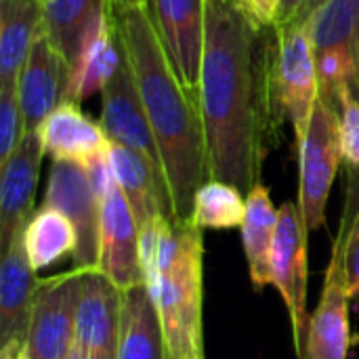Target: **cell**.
Here are the masks:
<instances>
[{"label":"cell","instance_id":"1","mask_svg":"<svg viewBox=\"0 0 359 359\" xmlns=\"http://www.w3.org/2000/svg\"><path fill=\"white\" fill-rule=\"evenodd\" d=\"M278 34L257 23L242 0H206L200 111L210 181L244 196L261 168L284 114L276 93Z\"/></svg>","mask_w":359,"mask_h":359},{"label":"cell","instance_id":"2","mask_svg":"<svg viewBox=\"0 0 359 359\" xmlns=\"http://www.w3.org/2000/svg\"><path fill=\"white\" fill-rule=\"evenodd\" d=\"M164 166L175 223H189L198 189L210 181L200 103L179 82L147 4L109 8Z\"/></svg>","mask_w":359,"mask_h":359},{"label":"cell","instance_id":"3","mask_svg":"<svg viewBox=\"0 0 359 359\" xmlns=\"http://www.w3.org/2000/svg\"><path fill=\"white\" fill-rule=\"evenodd\" d=\"M202 231L170 219L139 229L143 284L156 303L168 359H204Z\"/></svg>","mask_w":359,"mask_h":359},{"label":"cell","instance_id":"4","mask_svg":"<svg viewBox=\"0 0 359 359\" xmlns=\"http://www.w3.org/2000/svg\"><path fill=\"white\" fill-rule=\"evenodd\" d=\"M343 158L341 114L316 101L309 128L299 143L301 162V215L309 231L326 225V204Z\"/></svg>","mask_w":359,"mask_h":359},{"label":"cell","instance_id":"5","mask_svg":"<svg viewBox=\"0 0 359 359\" xmlns=\"http://www.w3.org/2000/svg\"><path fill=\"white\" fill-rule=\"evenodd\" d=\"M42 206L61 210L76 227L74 269L101 271V200L93 189L86 166L74 160H53Z\"/></svg>","mask_w":359,"mask_h":359},{"label":"cell","instance_id":"6","mask_svg":"<svg viewBox=\"0 0 359 359\" xmlns=\"http://www.w3.org/2000/svg\"><path fill=\"white\" fill-rule=\"evenodd\" d=\"M307 225L294 202L278 210V229L271 248V286L280 292L292 326V341L299 359L303 358L309 328L307 316Z\"/></svg>","mask_w":359,"mask_h":359},{"label":"cell","instance_id":"7","mask_svg":"<svg viewBox=\"0 0 359 359\" xmlns=\"http://www.w3.org/2000/svg\"><path fill=\"white\" fill-rule=\"evenodd\" d=\"M276 93L278 103L294 128L297 143L303 141L318 101V65L309 32V19L276 29Z\"/></svg>","mask_w":359,"mask_h":359},{"label":"cell","instance_id":"8","mask_svg":"<svg viewBox=\"0 0 359 359\" xmlns=\"http://www.w3.org/2000/svg\"><path fill=\"white\" fill-rule=\"evenodd\" d=\"M84 271L72 269L38 282L25 351L29 359H63L76 345V313Z\"/></svg>","mask_w":359,"mask_h":359},{"label":"cell","instance_id":"9","mask_svg":"<svg viewBox=\"0 0 359 359\" xmlns=\"http://www.w3.org/2000/svg\"><path fill=\"white\" fill-rule=\"evenodd\" d=\"M347 221L341 219L339 233L332 242L330 261L324 273V288L320 303L309 318L301 359H347L351 347L349 328V288L345 269V246H347Z\"/></svg>","mask_w":359,"mask_h":359},{"label":"cell","instance_id":"10","mask_svg":"<svg viewBox=\"0 0 359 359\" xmlns=\"http://www.w3.org/2000/svg\"><path fill=\"white\" fill-rule=\"evenodd\" d=\"M147 11L179 82L200 103L206 0H147Z\"/></svg>","mask_w":359,"mask_h":359},{"label":"cell","instance_id":"11","mask_svg":"<svg viewBox=\"0 0 359 359\" xmlns=\"http://www.w3.org/2000/svg\"><path fill=\"white\" fill-rule=\"evenodd\" d=\"M124 44V42H122ZM103 95V111H101V126L105 135L122 143L139 154H143L151 166L164 175V166L160 160V151L149 126V120L145 116V107L135 82V74L126 55V48L122 53L120 65L101 90ZM166 179V175H164Z\"/></svg>","mask_w":359,"mask_h":359},{"label":"cell","instance_id":"12","mask_svg":"<svg viewBox=\"0 0 359 359\" xmlns=\"http://www.w3.org/2000/svg\"><path fill=\"white\" fill-rule=\"evenodd\" d=\"M69 61L57 50L48 36L40 29L32 44L27 61L17 82V95L23 116V133H36L46 116L63 103L69 82Z\"/></svg>","mask_w":359,"mask_h":359},{"label":"cell","instance_id":"13","mask_svg":"<svg viewBox=\"0 0 359 359\" xmlns=\"http://www.w3.org/2000/svg\"><path fill=\"white\" fill-rule=\"evenodd\" d=\"M120 324L122 290L101 271L84 273L76 313V345L88 359H118Z\"/></svg>","mask_w":359,"mask_h":359},{"label":"cell","instance_id":"14","mask_svg":"<svg viewBox=\"0 0 359 359\" xmlns=\"http://www.w3.org/2000/svg\"><path fill=\"white\" fill-rule=\"evenodd\" d=\"M38 278L29 263L23 229L2 252L0 265V355L25 349Z\"/></svg>","mask_w":359,"mask_h":359},{"label":"cell","instance_id":"15","mask_svg":"<svg viewBox=\"0 0 359 359\" xmlns=\"http://www.w3.org/2000/svg\"><path fill=\"white\" fill-rule=\"evenodd\" d=\"M101 273L122 292L143 284L139 225L116 183L101 202Z\"/></svg>","mask_w":359,"mask_h":359},{"label":"cell","instance_id":"16","mask_svg":"<svg viewBox=\"0 0 359 359\" xmlns=\"http://www.w3.org/2000/svg\"><path fill=\"white\" fill-rule=\"evenodd\" d=\"M44 147L40 133L23 135L13 156L0 166V246L8 248L34 215V196Z\"/></svg>","mask_w":359,"mask_h":359},{"label":"cell","instance_id":"17","mask_svg":"<svg viewBox=\"0 0 359 359\" xmlns=\"http://www.w3.org/2000/svg\"><path fill=\"white\" fill-rule=\"evenodd\" d=\"M109 160L139 227L158 215H166L172 221L168 183L143 154L109 139Z\"/></svg>","mask_w":359,"mask_h":359},{"label":"cell","instance_id":"18","mask_svg":"<svg viewBox=\"0 0 359 359\" xmlns=\"http://www.w3.org/2000/svg\"><path fill=\"white\" fill-rule=\"evenodd\" d=\"M44 154L53 160H74L88 164L97 154L109 147L103 126L82 114L80 103H59L38 128Z\"/></svg>","mask_w":359,"mask_h":359},{"label":"cell","instance_id":"19","mask_svg":"<svg viewBox=\"0 0 359 359\" xmlns=\"http://www.w3.org/2000/svg\"><path fill=\"white\" fill-rule=\"evenodd\" d=\"M42 29V0H0V86L19 82Z\"/></svg>","mask_w":359,"mask_h":359},{"label":"cell","instance_id":"20","mask_svg":"<svg viewBox=\"0 0 359 359\" xmlns=\"http://www.w3.org/2000/svg\"><path fill=\"white\" fill-rule=\"evenodd\" d=\"M242 244L250 282L257 292L271 284V248L278 229V210L269 189L257 183L246 196V219L242 223Z\"/></svg>","mask_w":359,"mask_h":359},{"label":"cell","instance_id":"21","mask_svg":"<svg viewBox=\"0 0 359 359\" xmlns=\"http://www.w3.org/2000/svg\"><path fill=\"white\" fill-rule=\"evenodd\" d=\"M118 359H168L158 309L145 284L122 292Z\"/></svg>","mask_w":359,"mask_h":359},{"label":"cell","instance_id":"22","mask_svg":"<svg viewBox=\"0 0 359 359\" xmlns=\"http://www.w3.org/2000/svg\"><path fill=\"white\" fill-rule=\"evenodd\" d=\"M309 32L316 59L324 55H341L355 65L359 0H311Z\"/></svg>","mask_w":359,"mask_h":359},{"label":"cell","instance_id":"23","mask_svg":"<svg viewBox=\"0 0 359 359\" xmlns=\"http://www.w3.org/2000/svg\"><path fill=\"white\" fill-rule=\"evenodd\" d=\"M109 13V0H42V32L74 67L86 29Z\"/></svg>","mask_w":359,"mask_h":359},{"label":"cell","instance_id":"24","mask_svg":"<svg viewBox=\"0 0 359 359\" xmlns=\"http://www.w3.org/2000/svg\"><path fill=\"white\" fill-rule=\"evenodd\" d=\"M23 244L34 271H40L65 255H74L78 236L76 227L61 210L40 206L23 229Z\"/></svg>","mask_w":359,"mask_h":359},{"label":"cell","instance_id":"25","mask_svg":"<svg viewBox=\"0 0 359 359\" xmlns=\"http://www.w3.org/2000/svg\"><path fill=\"white\" fill-rule=\"evenodd\" d=\"M246 219L244 194L223 181L204 183L194 200L191 223L200 229H233Z\"/></svg>","mask_w":359,"mask_h":359},{"label":"cell","instance_id":"26","mask_svg":"<svg viewBox=\"0 0 359 359\" xmlns=\"http://www.w3.org/2000/svg\"><path fill=\"white\" fill-rule=\"evenodd\" d=\"M23 135L25 133L17 84L0 86V166L13 156Z\"/></svg>","mask_w":359,"mask_h":359},{"label":"cell","instance_id":"27","mask_svg":"<svg viewBox=\"0 0 359 359\" xmlns=\"http://www.w3.org/2000/svg\"><path fill=\"white\" fill-rule=\"evenodd\" d=\"M341 143L343 158L351 168H359V99L347 95L341 111Z\"/></svg>","mask_w":359,"mask_h":359},{"label":"cell","instance_id":"28","mask_svg":"<svg viewBox=\"0 0 359 359\" xmlns=\"http://www.w3.org/2000/svg\"><path fill=\"white\" fill-rule=\"evenodd\" d=\"M347 221V246H345V269H347V288L351 301L359 299V212L353 217L343 215Z\"/></svg>","mask_w":359,"mask_h":359},{"label":"cell","instance_id":"29","mask_svg":"<svg viewBox=\"0 0 359 359\" xmlns=\"http://www.w3.org/2000/svg\"><path fill=\"white\" fill-rule=\"evenodd\" d=\"M309 11H311V0H282L278 17L273 21V29H280L294 21L309 19Z\"/></svg>","mask_w":359,"mask_h":359},{"label":"cell","instance_id":"30","mask_svg":"<svg viewBox=\"0 0 359 359\" xmlns=\"http://www.w3.org/2000/svg\"><path fill=\"white\" fill-rule=\"evenodd\" d=\"M242 4L257 23L265 27H273L282 0H242Z\"/></svg>","mask_w":359,"mask_h":359},{"label":"cell","instance_id":"31","mask_svg":"<svg viewBox=\"0 0 359 359\" xmlns=\"http://www.w3.org/2000/svg\"><path fill=\"white\" fill-rule=\"evenodd\" d=\"M359 212V168L349 166V185H347V202H345V212L353 217Z\"/></svg>","mask_w":359,"mask_h":359},{"label":"cell","instance_id":"32","mask_svg":"<svg viewBox=\"0 0 359 359\" xmlns=\"http://www.w3.org/2000/svg\"><path fill=\"white\" fill-rule=\"evenodd\" d=\"M351 93H353V97H355V99H359V40H358V48H355V74H353Z\"/></svg>","mask_w":359,"mask_h":359},{"label":"cell","instance_id":"33","mask_svg":"<svg viewBox=\"0 0 359 359\" xmlns=\"http://www.w3.org/2000/svg\"><path fill=\"white\" fill-rule=\"evenodd\" d=\"M137 4H147V0H109V8H126Z\"/></svg>","mask_w":359,"mask_h":359},{"label":"cell","instance_id":"34","mask_svg":"<svg viewBox=\"0 0 359 359\" xmlns=\"http://www.w3.org/2000/svg\"><path fill=\"white\" fill-rule=\"evenodd\" d=\"M63 359H88V355H86L78 345H74V347L69 349V353H67Z\"/></svg>","mask_w":359,"mask_h":359},{"label":"cell","instance_id":"35","mask_svg":"<svg viewBox=\"0 0 359 359\" xmlns=\"http://www.w3.org/2000/svg\"><path fill=\"white\" fill-rule=\"evenodd\" d=\"M0 359H29L27 358V351L21 349V351H13V353H6V355H0Z\"/></svg>","mask_w":359,"mask_h":359},{"label":"cell","instance_id":"36","mask_svg":"<svg viewBox=\"0 0 359 359\" xmlns=\"http://www.w3.org/2000/svg\"><path fill=\"white\" fill-rule=\"evenodd\" d=\"M355 341H358V343H359V334H358V337H355Z\"/></svg>","mask_w":359,"mask_h":359}]
</instances>
